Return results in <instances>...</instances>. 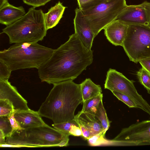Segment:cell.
<instances>
[{"label": "cell", "mask_w": 150, "mask_h": 150, "mask_svg": "<svg viewBox=\"0 0 150 150\" xmlns=\"http://www.w3.org/2000/svg\"><path fill=\"white\" fill-rule=\"evenodd\" d=\"M16 110H15L8 117L12 128L11 135L13 132L15 131L23 129L21 127L20 124L15 117L14 114Z\"/></svg>", "instance_id": "f1b7e54d"}, {"label": "cell", "mask_w": 150, "mask_h": 150, "mask_svg": "<svg viewBox=\"0 0 150 150\" xmlns=\"http://www.w3.org/2000/svg\"><path fill=\"white\" fill-rule=\"evenodd\" d=\"M63 135L61 132L46 124L15 131L6 137L5 143L38 147L57 146Z\"/></svg>", "instance_id": "5b68a950"}, {"label": "cell", "mask_w": 150, "mask_h": 150, "mask_svg": "<svg viewBox=\"0 0 150 150\" xmlns=\"http://www.w3.org/2000/svg\"><path fill=\"white\" fill-rule=\"evenodd\" d=\"M52 125L54 128L64 134L74 136H82L81 129L75 119L61 123L53 124Z\"/></svg>", "instance_id": "d6986e66"}, {"label": "cell", "mask_w": 150, "mask_h": 150, "mask_svg": "<svg viewBox=\"0 0 150 150\" xmlns=\"http://www.w3.org/2000/svg\"><path fill=\"white\" fill-rule=\"evenodd\" d=\"M93 51L74 33L38 69L41 82L54 84L75 79L93 62Z\"/></svg>", "instance_id": "6da1fadb"}, {"label": "cell", "mask_w": 150, "mask_h": 150, "mask_svg": "<svg viewBox=\"0 0 150 150\" xmlns=\"http://www.w3.org/2000/svg\"><path fill=\"white\" fill-rule=\"evenodd\" d=\"M0 99H8L16 110H26L30 109L27 101L8 80H0Z\"/></svg>", "instance_id": "4fadbf2b"}, {"label": "cell", "mask_w": 150, "mask_h": 150, "mask_svg": "<svg viewBox=\"0 0 150 150\" xmlns=\"http://www.w3.org/2000/svg\"><path fill=\"white\" fill-rule=\"evenodd\" d=\"M8 3V0H0V8Z\"/></svg>", "instance_id": "e575fe53"}, {"label": "cell", "mask_w": 150, "mask_h": 150, "mask_svg": "<svg viewBox=\"0 0 150 150\" xmlns=\"http://www.w3.org/2000/svg\"><path fill=\"white\" fill-rule=\"evenodd\" d=\"M33 7L19 20L2 29L8 37L10 44L35 43L42 40L47 30L44 13Z\"/></svg>", "instance_id": "277c9868"}, {"label": "cell", "mask_w": 150, "mask_h": 150, "mask_svg": "<svg viewBox=\"0 0 150 150\" xmlns=\"http://www.w3.org/2000/svg\"><path fill=\"white\" fill-rule=\"evenodd\" d=\"M117 19L129 25L150 26V2L145 1L138 5H127Z\"/></svg>", "instance_id": "30bf717a"}, {"label": "cell", "mask_w": 150, "mask_h": 150, "mask_svg": "<svg viewBox=\"0 0 150 150\" xmlns=\"http://www.w3.org/2000/svg\"><path fill=\"white\" fill-rule=\"evenodd\" d=\"M127 5L125 0H106L93 7L81 11L96 37L117 19Z\"/></svg>", "instance_id": "52a82bcc"}, {"label": "cell", "mask_w": 150, "mask_h": 150, "mask_svg": "<svg viewBox=\"0 0 150 150\" xmlns=\"http://www.w3.org/2000/svg\"><path fill=\"white\" fill-rule=\"evenodd\" d=\"M139 62L142 67L150 74V58L142 60Z\"/></svg>", "instance_id": "4dcf8cb0"}, {"label": "cell", "mask_w": 150, "mask_h": 150, "mask_svg": "<svg viewBox=\"0 0 150 150\" xmlns=\"http://www.w3.org/2000/svg\"><path fill=\"white\" fill-rule=\"evenodd\" d=\"M109 145L135 146L150 145V120H143L122 129Z\"/></svg>", "instance_id": "9c48e42d"}, {"label": "cell", "mask_w": 150, "mask_h": 150, "mask_svg": "<svg viewBox=\"0 0 150 150\" xmlns=\"http://www.w3.org/2000/svg\"><path fill=\"white\" fill-rule=\"evenodd\" d=\"M0 130L3 132L6 138L11 136L12 128L7 117L0 116Z\"/></svg>", "instance_id": "d4e9b609"}, {"label": "cell", "mask_w": 150, "mask_h": 150, "mask_svg": "<svg viewBox=\"0 0 150 150\" xmlns=\"http://www.w3.org/2000/svg\"><path fill=\"white\" fill-rule=\"evenodd\" d=\"M122 46L129 60L135 63L150 58V26L129 25Z\"/></svg>", "instance_id": "8992f818"}, {"label": "cell", "mask_w": 150, "mask_h": 150, "mask_svg": "<svg viewBox=\"0 0 150 150\" xmlns=\"http://www.w3.org/2000/svg\"><path fill=\"white\" fill-rule=\"evenodd\" d=\"M54 49L37 43L14 44L1 51L0 59L12 71L20 69H38L51 57Z\"/></svg>", "instance_id": "3957f363"}, {"label": "cell", "mask_w": 150, "mask_h": 150, "mask_svg": "<svg viewBox=\"0 0 150 150\" xmlns=\"http://www.w3.org/2000/svg\"><path fill=\"white\" fill-rule=\"evenodd\" d=\"M74 119L81 129L82 137L85 139L102 133L103 134L102 126L95 115L81 111L75 115Z\"/></svg>", "instance_id": "8fae6325"}, {"label": "cell", "mask_w": 150, "mask_h": 150, "mask_svg": "<svg viewBox=\"0 0 150 150\" xmlns=\"http://www.w3.org/2000/svg\"><path fill=\"white\" fill-rule=\"evenodd\" d=\"M129 25L116 19L108 25L103 29L107 39L115 46H122L126 36Z\"/></svg>", "instance_id": "5bb4252c"}, {"label": "cell", "mask_w": 150, "mask_h": 150, "mask_svg": "<svg viewBox=\"0 0 150 150\" xmlns=\"http://www.w3.org/2000/svg\"><path fill=\"white\" fill-rule=\"evenodd\" d=\"M11 71L6 64L0 59V80H8Z\"/></svg>", "instance_id": "83f0119b"}, {"label": "cell", "mask_w": 150, "mask_h": 150, "mask_svg": "<svg viewBox=\"0 0 150 150\" xmlns=\"http://www.w3.org/2000/svg\"><path fill=\"white\" fill-rule=\"evenodd\" d=\"M139 82L150 94V74L142 67L137 73Z\"/></svg>", "instance_id": "7402d4cb"}, {"label": "cell", "mask_w": 150, "mask_h": 150, "mask_svg": "<svg viewBox=\"0 0 150 150\" xmlns=\"http://www.w3.org/2000/svg\"><path fill=\"white\" fill-rule=\"evenodd\" d=\"M53 85L40 106L39 114L51 120L54 124L74 120L76 109L83 102L80 84L69 80Z\"/></svg>", "instance_id": "7a4b0ae2"}, {"label": "cell", "mask_w": 150, "mask_h": 150, "mask_svg": "<svg viewBox=\"0 0 150 150\" xmlns=\"http://www.w3.org/2000/svg\"><path fill=\"white\" fill-rule=\"evenodd\" d=\"M104 88L112 92H118L127 95L135 102L137 108L144 111L150 116V105L138 93L133 81L122 73L110 69L107 72Z\"/></svg>", "instance_id": "ba28073f"}, {"label": "cell", "mask_w": 150, "mask_h": 150, "mask_svg": "<svg viewBox=\"0 0 150 150\" xmlns=\"http://www.w3.org/2000/svg\"><path fill=\"white\" fill-rule=\"evenodd\" d=\"M103 95L102 93L98 96L83 102V106L81 111L95 115L98 106L102 100Z\"/></svg>", "instance_id": "ffe728a7"}, {"label": "cell", "mask_w": 150, "mask_h": 150, "mask_svg": "<svg viewBox=\"0 0 150 150\" xmlns=\"http://www.w3.org/2000/svg\"><path fill=\"white\" fill-rule=\"evenodd\" d=\"M14 116L23 129L47 124L42 120L38 111L30 109L26 110H16Z\"/></svg>", "instance_id": "9a60e30c"}, {"label": "cell", "mask_w": 150, "mask_h": 150, "mask_svg": "<svg viewBox=\"0 0 150 150\" xmlns=\"http://www.w3.org/2000/svg\"><path fill=\"white\" fill-rule=\"evenodd\" d=\"M25 13L23 6L16 7L8 3L0 8V23L6 26L9 25Z\"/></svg>", "instance_id": "2e32d148"}, {"label": "cell", "mask_w": 150, "mask_h": 150, "mask_svg": "<svg viewBox=\"0 0 150 150\" xmlns=\"http://www.w3.org/2000/svg\"><path fill=\"white\" fill-rule=\"evenodd\" d=\"M95 115L101 123L103 129V134L105 135L110 127V122L108 117L102 100L99 104Z\"/></svg>", "instance_id": "44dd1931"}, {"label": "cell", "mask_w": 150, "mask_h": 150, "mask_svg": "<svg viewBox=\"0 0 150 150\" xmlns=\"http://www.w3.org/2000/svg\"><path fill=\"white\" fill-rule=\"evenodd\" d=\"M0 116L8 117L15 110L12 103L7 99H0Z\"/></svg>", "instance_id": "603a6c76"}, {"label": "cell", "mask_w": 150, "mask_h": 150, "mask_svg": "<svg viewBox=\"0 0 150 150\" xmlns=\"http://www.w3.org/2000/svg\"><path fill=\"white\" fill-rule=\"evenodd\" d=\"M113 95L129 108H137L135 102L128 96L121 92L112 91Z\"/></svg>", "instance_id": "4316f807"}, {"label": "cell", "mask_w": 150, "mask_h": 150, "mask_svg": "<svg viewBox=\"0 0 150 150\" xmlns=\"http://www.w3.org/2000/svg\"><path fill=\"white\" fill-rule=\"evenodd\" d=\"M74 24L75 33L83 45L91 50L94 39L96 37L90 26L79 8L75 10Z\"/></svg>", "instance_id": "7c38bea8"}, {"label": "cell", "mask_w": 150, "mask_h": 150, "mask_svg": "<svg viewBox=\"0 0 150 150\" xmlns=\"http://www.w3.org/2000/svg\"><path fill=\"white\" fill-rule=\"evenodd\" d=\"M0 146L1 147H38L37 146H34L24 145L12 144L7 143H4L0 144Z\"/></svg>", "instance_id": "1f68e13d"}, {"label": "cell", "mask_w": 150, "mask_h": 150, "mask_svg": "<svg viewBox=\"0 0 150 150\" xmlns=\"http://www.w3.org/2000/svg\"><path fill=\"white\" fill-rule=\"evenodd\" d=\"M24 3L28 5L35 7L44 6L52 0H22Z\"/></svg>", "instance_id": "f546056e"}, {"label": "cell", "mask_w": 150, "mask_h": 150, "mask_svg": "<svg viewBox=\"0 0 150 150\" xmlns=\"http://www.w3.org/2000/svg\"><path fill=\"white\" fill-rule=\"evenodd\" d=\"M66 7L59 1L44 13V20L47 30L55 26L62 17Z\"/></svg>", "instance_id": "e0dca14e"}, {"label": "cell", "mask_w": 150, "mask_h": 150, "mask_svg": "<svg viewBox=\"0 0 150 150\" xmlns=\"http://www.w3.org/2000/svg\"><path fill=\"white\" fill-rule=\"evenodd\" d=\"M79 8L81 11L95 6L106 0H77Z\"/></svg>", "instance_id": "cb8c5ba5"}, {"label": "cell", "mask_w": 150, "mask_h": 150, "mask_svg": "<svg viewBox=\"0 0 150 150\" xmlns=\"http://www.w3.org/2000/svg\"><path fill=\"white\" fill-rule=\"evenodd\" d=\"M6 136L3 132L0 130V144L5 143Z\"/></svg>", "instance_id": "836d02e7"}, {"label": "cell", "mask_w": 150, "mask_h": 150, "mask_svg": "<svg viewBox=\"0 0 150 150\" xmlns=\"http://www.w3.org/2000/svg\"><path fill=\"white\" fill-rule=\"evenodd\" d=\"M63 134L61 142L57 145V146H67L69 144V135Z\"/></svg>", "instance_id": "d6a6232c"}, {"label": "cell", "mask_w": 150, "mask_h": 150, "mask_svg": "<svg viewBox=\"0 0 150 150\" xmlns=\"http://www.w3.org/2000/svg\"><path fill=\"white\" fill-rule=\"evenodd\" d=\"M87 140L89 144L91 146L108 144L109 142V140L105 139V135L103 133L94 135Z\"/></svg>", "instance_id": "484cf974"}, {"label": "cell", "mask_w": 150, "mask_h": 150, "mask_svg": "<svg viewBox=\"0 0 150 150\" xmlns=\"http://www.w3.org/2000/svg\"><path fill=\"white\" fill-rule=\"evenodd\" d=\"M80 84L83 102L102 93L100 86L94 83L89 78L86 79Z\"/></svg>", "instance_id": "ac0fdd59"}]
</instances>
